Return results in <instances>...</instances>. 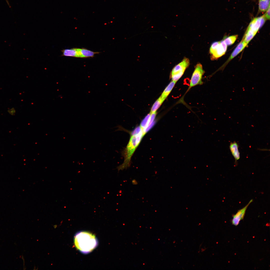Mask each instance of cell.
<instances>
[{"instance_id":"1","label":"cell","mask_w":270,"mask_h":270,"mask_svg":"<svg viewBox=\"0 0 270 270\" xmlns=\"http://www.w3.org/2000/svg\"><path fill=\"white\" fill-rule=\"evenodd\" d=\"M74 243L80 252L87 254L92 252L97 246L98 241L95 236L86 231L77 233L74 237Z\"/></svg>"},{"instance_id":"2","label":"cell","mask_w":270,"mask_h":270,"mask_svg":"<svg viewBox=\"0 0 270 270\" xmlns=\"http://www.w3.org/2000/svg\"><path fill=\"white\" fill-rule=\"evenodd\" d=\"M144 135L142 130L138 133L131 134L129 141L124 152V161L117 167L118 171L123 170L130 166L132 157Z\"/></svg>"},{"instance_id":"3","label":"cell","mask_w":270,"mask_h":270,"mask_svg":"<svg viewBox=\"0 0 270 270\" xmlns=\"http://www.w3.org/2000/svg\"><path fill=\"white\" fill-rule=\"evenodd\" d=\"M190 64L189 59L184 58L172 69L170 74L172 81L176 82L182 77Z\"/></svg>"},{"instance_id":"4","label":"cell","mask_w":270,"mask_h":270,"mask_svg":"<svg viewBox=\"0 0 270 270\" xmlns=\"http://www.w3.org/2000/svg\"><path fill=\"white\" fill-rule=\"evenodd\" d=\"M227 49V46L224 40L216 42L211 44L210 50L211 59L215 60L224 55Z\"/></svg>"},{"instance_id":"5","label":"cell","mask_w":270,"mask_h":270,"mask_svg":"<svg viewBox=\"0 0 270 270\" xmlns=\"http://www.w3.org/2000/svg\"><path fill=\"white\" fill-rule=\"evenodd\" d=\"M204 72L202 65L200 63L198 64L195 67L190 80L188 90L194 86L203 84L202 77Z\"/></svg>"},{"instance_id":"6","label":"cell","mask_w":270,"mask_h":270,"mask_svg":"<svg viewBox=\"0 0 270 270\" xmlns=\"http://www.w3.org/2000/svg\"><path fill=\"white\" fill-rule=\"evenodd\" d=\"M266 19L264 15L254 18L250 22L246 30L256 34L259 30L264 24Z\"/></svg>"},{"instance_id":"7","label":"cell","mask_w":270,"mask_h":270,"mask_svg":"<svg viewBox=\"0 0 270 270\" xmlns=\"http://www.w3.org/2000/svg\"><path fill=\"white\" fill-rule=\"evenodd\" d=\"M252 201V200H250L246 206L238 210L236 213L233 216L232 221V224L236 226L238 224L240 220L244 218L248 207Z\"/></svg>"},{"instance_id":"8","label":"cell","mask_w":270,"mask_h":270,"mask_svg":"<svg viewBox=\"0 0 270 270\" xmlns=\"http://www.w3.org/2000/svg\"><path fill=\"white\" fill-rule=\"evenodd\" d=\"M247 45L248 44L246 43L242 39L232 53L228 60L222 67H224L232 59L241 52Z\"/></svg>"},{"instance_id":"9","label":"cell","mask_w":270,"mask_h":270,"mask_svg":"<svg viewBox=\"0 0 270 270\" xmlns=\"http://www.w3.org/2000/svg\"><path fill=\"white\" fill-rule=\"evenodd\" d=\"M238 144L235 141L231 142L229 146L230 151L235 159L236 162L240 158V153L238 150Z\"/></svg>"},{"instance_id":"10","label":"cell","mask_w":270,"mask_h":270,"mask_svg":"<svg viewBox=\"0 0 270 270\" xmlns=\"http://www.w3.org/2000/svg\"><path fill=\"white\" fill-rule=\"evenodd\" d=\"M62 52V56L80 58L78 48L64 49Z\"/></svg>"},{"instance_id":"11","label":"cell","mask_w":270,"mask_h":270,"mask_svg":"<svg viewBox=\"0 0 270 270\" xmlns=\"http://www.w3.org/2000/svg\"><path fill=\"white\" fill-rule=\"evenodd\" d=\"M80 58H85L93 57L94 54L99 53L98 52H94L84 48H78Z\"/></svg>"},{"instance_id":"12","label":"cell","mask_w":270,"mask_h":270,"mask_svg":"<svg viewBox=\"0 0 270 270\" xmlns=\"http://www.w3.org/2000/svg\"><path fill=\"white\" fill-rule=\"evenodd\" d=\"M176 82L172 80L165 88L160 97L163 101L169 95L174 87Z\"/></svg>"},{"instance_id":"13","label":"cell","mask_w":270,"mask_h":270,"mask_svg":"<svg viewBox=\"0 0 270 270\" xmlns=\"http://www.w3.org/2000/svg\"><path fill=\"white\" fill-rule=\"evenodd\" d=\"M150 116V113L148 114L142 120L140 126L144 135L146 130L148 126Z\"/></svg>"},{"instance_id":"14","label":"cell","mask_w":270,"mask_h":270,"mask_svg":"<svg viewBox=\"0 0 270 270\" xmlns=\"http://www.w3.org/2000/svg\"><path fill=\"white\" fill-rule=\"evenodd\" d=\"M270 0H259V9L260 11L264 12L270 6Z\"/></svg>"},{"instance_id":"15","label":"cell","mask_w":270,"mask_h":270,"mask_svg":"<svg viewBox=\"0 0 270 270\" xmlns=\"http://www.w3.org/2000/svg\"><path fill=\"white\" fill-rule=\"evenodd\" d=\"M238 36V35H232L228 36L223 40L227 46H230L234 44L237 39Z\"/></svg>"},{"instance_id":"16","label":"cell","mask_w":270,"mask_h":270,"mask_svg":"<svg viewBox=\"0 0 270 270\" xmlns=\"http://www.w3.org/2000/svg\"><path fill=\"white\" fill-rule=\"evenodd\" d=\"M163 102L160 97L153 105L150 113H152L156 112V110L159 108Z\"/></svg>"},{"instance_id":"17","label":"cell","mask_w":270,"mask_h":270,"mask_svg":"<svg viewBox=\"0 0 270 270\" xmlns=\"http://www.w3.org/2000/svg\"><path fill=\"white\" fill-rule=\"evenodd\" d=\"M8 111L10 114L12 116L14 115L16 113V110L14 108L8 109Z\"/></svg>"},{"instance_id":"18","label":"cell","mask_w":270,"mask_h":270,"mask_svg":"<svg viewBox=\"0 0 270 270\" xmlns=\"http://www.w3.org/2000/svg\"><path fill=\"white\" fill-rule=\"evenodd\" d=\"M266 19L269 20L270 18V6L266 10V14H264Z\"/></svg>"},{"instance_id":"19","label":"cell","mask_w":270,"mask_h":270,"mask_svg":"<svg viewBox=\"0 0 270 270\" xmlns=\"http://www.w3.org/2000/svg\"><path fill=\"white\" fill-rule=\"evenodd\" d=\"M132 182L133 184L134 185H136L138 184L137 182L135 179H134L132 180Z\"/></svg>"}]
</instances>
